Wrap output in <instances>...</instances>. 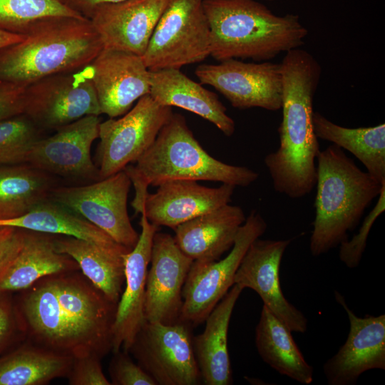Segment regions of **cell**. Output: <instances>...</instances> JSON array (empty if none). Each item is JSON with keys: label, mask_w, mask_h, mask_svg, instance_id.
Here are the masks:
<instances>
[{"label": "cell", "mask_w": 385, "mask_h": 385, "mask_svg": "<svg viewBox=\"0 0 385 385\" xmlns=\"http://www.w3.org/2000/svg\"><path fill=\"white\" fill-rule=\"evenodd\" d=\"M18 293L25 339L73 358L111 351L117 304L79 270L46 275Z\"/></svg>", "instance_id": "6da1fadb"}, {"label": "cell", "mask_w": 385, "mask_h": 385, "mask_svg": "<svg viewBox=\"0 0 385 385\" xmlns=\"http://www.w3.org/2000/svg\"><path fill=\"white\" fill-rule=\"evenodd\" d=\"M282 118L278 128L279 145L264 162L274 190L292 199L309 194L317 182V158L320 151L313 124V101L322 69L308 51L297 48L285 53Z\"/></svg>", "instance_id": "7a4b0ae2"}, {"label": "cell", "mask_w": 385, "mask_h": 385, "mask_svg": "<svg viewBox=\"0 0 385 385\" xmlns=\"http://www.w3.org/2000/svg\"><path fill=\"white\" fill-rule=\"evenodd\" d=\"M210 27V56L267 61L299 48L308 30L298 15L277 16L255 0H203Z\"/></svg>", "instance_id": "3957f363"}, {"label": "cell", "mask_w": 385, "mask_h": 385, "mask_svg": "<svg viewBox=\"0 0 385 385\" xmlns=\"http://www.w3.org/2000/svg\"><path fill=\"white\" fill-rule=\"evenodd\" d=\"M361 170L339 146L332 144L317 158L315 217L309 250L319 257L348 240L382 186Z\"/></svg>", "instance_id": "277c9868"}, {"label": "cell", "mask_w": 385, "mask_h": 385, "mask_svg": "<svg viewBox=\"0 0 385 385\" xmlns=\"http://www.w3.org/2000/svg\"><path fill=\"white\" fill-rule=\"evenodd\" d=\"M103 48L90 19L52 17L35 26L23 41L0 49V81L28 86L89 64Z\"/></svg>", "instance_id": "5b68a950"}, {"label": "cell", "mask_w": 385, "mask_h": 385, "mask_svg": "<svg viewBox=\"0 0 385 385\" xmlns=\"http://www.w3.org/2000/svg\"><path fill=\"white\" fill-rule=\"evenodd\" d=\"M124 170L135 194L148 192L149 185L176 180L220 182L235 187H247L259 174L244 166L225 163L211 156L189 128L185 118L173 113L160 129L151 146Z\"/></svg>", "instance_id": "8992f818"}, {"label": "cell", "mask_w": 385, "mask_h": 385, "mask_svg": "<svg viewBox=\"0 0 385 385\" xmlns=\"http://www.w3.org/2000/svg\"><path fill=\"white\" fill-rule=\"evenodd\" d=\"M209 56L210 27L203 0H168L142 56L147 68L180 69Z\"/></svg>", "instance_id": "52a82bcc"}, {"label": "cell", "mask_w": 385, "mask_h": 385, "mask_svg": "<svg viewBox=\"0 0 385 385\" xmlns=\"http://www.w3.org/2000/svg\"><path fill=\"white\" fill-rule=\"evenodd\" d=\"M267 228L262 216L252 210L239 229L225 257L214 261L193 260L183 288L180 320L192 326L205 321L234 284L235 274L250 245Z\"/></svg>", "instance_id": "ba28073f"}, {"label": "cell", "mask_w": 385, "mask_h": 385, "mask_svg": "<svg viewBox=\"0 0 385 385\" xmlns=\"http://www.w3.org/2000/svg\"><path fill=\"white\" fill-rule=\"evenodd\" d=\"M173 113L172 107L158 103L148 93L123 117L101 122L96 156L100 180L135 163Z\"/></svg>", "instance_id": "9c48e42d"}, {"label": "cell", "mask_w": 385, "mask_h": 385, "mask_svg": "<svg viewBox=\"0 0 385 385\" xmlns=\"http://www.w3.org/2000/svg\"><path fill=\"white\" fill-rule=\"evenodd\" d=\"M192 325L145 322L128 351L157 385H197L202 381Z\"/></svg>", "instance_id": "30bf717a"}, {"label": "cell", "mask_w": 385, "mask_h": 385, "mask_svg": "<svg viewBox=\"0 0 385 385\" xmlns=\"http://www.w3.org/2000/svg\"><path fill=\"white\" fill-rule=\"evenodd\" d=\"M91 76L89 63L28 85L23 114L38 128L54 130L86 115H100Z\"/></svg>", "instance_id": "8fae6325"}, {"label": "cell", "mask_w": 385, "mask_h": 385, "mask_svg": "<svg viewBox=\"0 0 385 385\" xmlns=\"http://www.w3.org/2000/svg\"><path fill=\"white\" fill-rule=\"evenodd\" d=\"M131 184L123 170L91 185L56 188L53 190L51 200L132 250L139 234L130 222L127 209Z\"/></svg>", "instance_id": "7c38bea8"}, {"label": "cell", "mask_w": 385, "mask_h": 385, "mask_svg": "<svg viewBox=\"0 0 385 385\" xmlns=\"http://www.w3.org/2000/svg\"><path fill=\"white\" fill-rule=\"evenodd\" d=\"M202 84L212 86L239 109L282 108L283 78L280 63H247L237 59L202 64L195 69Z\"/></svg>", "instance_id": "4fadbf2b"}, {"label": "cell", "mask_w": 385, "mask_h": 385, "mask_svg": "<svg viewBox=\"0 0 385 385\" xmlns=\"http://www.w3.org/2000/svg\"><path fill=\"white\" fill-rule=\"evenodd\" d=\"M291 240H261L252 242L237 270L234 284L258 294L265 305L292 332L304 333L307 319L282 293L280 264Z\"/></svg>", "instance_id": "5bb4252c"}, {"label": "cell", "mask_w": 385, "mask_h": 385, "mask_svg": "<svg viewBox=\"0 0 385 385\" xmlns=\"http://www.w3.org/2000/svg\"><path fill=\"white\" fill-rule=\"evenodd\" d=\"M192 262L172 235L155 233L146 277L144 312L147 322L171 324L180 319L183 288Z\"/></svg>", "instance_id": "9a60e30c"}, {"label": "cell", "mask_w": 385, "mask_h": 385, "mask_svg": "<svg viewBox=\"0 0 385 385\" xmlns=\"http://www.w3.org/2000/svg\"><path fill=\"white\" fill-rule=\"evenodd\" d=\"M336 301L345 310L349 332L344 344L323 366L329 385H353L365 371L385 370V314L357 317L344 296L334 292Z\"/></svg>", "instance_id": "2e32d148"}, {"label": "cell", "mask_w": 385, "mask_h": 385, "mask_svg": "<svg viewBox=\"0 0 385 385\" xmlns=\"http://www.w3.org/2000/svg\"><path fill=\"white\" fill-rule=\"evenodd\" d=\"M101 122L99 115H90L58 128L53 135L34 144L26 163L41 171L99 180L91 148L98 138Z\"/></svg>", "instance_id": "e0dca14e"}, {"label": "cell", "mask_w": 385, "mask_h": 385, "mask_svg": "<svg viewBox=\"0 0 385 385\" xmlns=\"http://www.w3.org/2000/svg\"><path fill=\"white\" fill-rule=\"evenodd\" d=\"M90 65L101 114L110 118L124 115L150 93V70L140 56L103 48Z\"/></svg>", "instance_id": "ac0fdd59"}, {"label": "cell", "mask_w": 385, "mask_h": 385, "mask_svg": "<svg viewBox=\"0 0 385 385\" xmlns=\"http://www.w3.org/2000/svg\"><path fill=\"white\" fill-rule=\"evenodd\" d=\"M168 0H123L97 6L89 18L103 48L144 54Z\"/></svg>", "instance_id": "d6986e66"}, {"label": "cell", "mask_w": 385, "mask_h": 385, "mask_svg": "<svg viewBox=\"0 0 385 385\" xmlns=\"http://www.w3.org/2000/svg\"><path fill=\"white\" fill-rule=\"evenodd\" d=\"M141 232L135 247L124 255L125 288L117 304L112 329L113 353L128 352L146 319L144 305L146 277L150 260L153 240L158 231L142 212Z\"/></svg>", "instance_id": "ffe728a7"}, {"label": "cell", "mask_w": 385, "mask_h": 385, "mask_svg": "<svg viewBox=\"0 0 385 385\" xmlns=\"http://www.w3.org/2000/svg\"><path fill=\"white\" fill-rule=\"evenodd\" d=\"M158 187L154 193L148 194L141 212L155 225L173 230L230 203L236 188L224 183L217 188H209L190 180L168 181Z\"/></svg>", "instance_id": "44dd1931"}, {"label": "cell", "mask_w": 385, "mask_h": 385, "mask_svg": "<svg viewBox=\"0 0 385 385\" xmlns=\"http://www.w3.org/2000/svg\"><path fill=\"white\" fill-rule=\"evenodd\" d=\"M54 235L22 229L19 245L0 268V293L19 292L43 277L80 270L71 257L58 252Z\"/></svg>", "instance_id": "7402d4cb"}, {"label": "cell", "mask_w": 385, "mask_h": 385, "mask_svg": "<svg viewBox=\"0 0 385 385\" xmlns=\"http://www.w3.org/2000/svg\"><path fill=\"white\" fill-rule=\"evenodd\" d=\"M245 220L241 207L228 203L179 225L173 237L193 260H217L232 248Z\"/></svg>", "instance_id": "603a6c76"}, {"label": "cell", "mask_w": 385, "mask_h": 385, "mask_svg": "<svg viewBox=\"0 0 385 385\" xmlns=\"http://www.w3.org/2000/svg\"><path fill=\"white\" fill-rule=\"evenodd\" d=\"M149 94L159 104L178 107L214 124L226 136L235 130L234 120L213 92L192 81L180 69L150 71Z\"/></svg>", "instance_id": "cb8c5ba5"}, {"label": "cell", "mask_w": 385, "mask_h": 385, "mask_svg": "<svg viewBox=\"0 0 385 385\" xmlns=\"http://www.w3.org/2000/svg\"><path fill=\"white\" fill-rule=\"evenodd\" d=\"M243 289L234 284L206 318L204 331L192 337L195 359L205 385L233 383L227 334L234 307Z\"/></svg>", "instance_id": "d4e9b609"}, {"label": "cell", "mask_w": 385, "mask_h": 385, "mask_svg": "<svg viewBox=\"0 0 385 385\" xmlns=\"http://www.w3.org/2000/svg\"><path fill=\"white\" fill-rule=\"evenodd\" d=\"M56 250L73 259L83 274L106 297L118 304L125 282V247L110 248L84 240L54 235Z\"/></svg>", "instance_id": "484cf974"}, {"label": "cell", "mask_w": 385, "mask_h": 385, "mask_svg": "<svg viewBox=\"0 0 385 385\" xmlns=\"http://www.w3.org/2000/svg\"><path fill=\"white\" fill-rule=\"evenodd\" d=\"M255 345L262 359L280 374L302 384L312 383L313 367L305 360L292 332L265 305L255 329Z\"/></svg>", "instance_id": "4316f807"}, {"label": "cell", "mask_w": 385, "mask_h": 385, "mask_svg": "<svg viewBox=\"0 0 385 385\" xmlns=\"http://www.w3.org/2000/svg\"><path fill=\"white\" fill-rule=\"evenodd\" d=\"M73 358L29 340L0 356V385H44L67 377Z\"/></svg>", "instance_id": "83f0119b"}, {"label": "cell", "mask_w": 385, "mask_h": 385, "mask_svg": "<svg viewBox=\"0 0 385 385\" xmlns=\"http://www.w3.org/2000/svg\"><path fill=\"white\" fill-rule=\"evenodd\" d=\"M0 226L73 237L106 247H124L92 223L52 200H43L21 217L0 220Z\"/></svg>", "instance_id": "f1b7e54d"}, {"label": "cell", "mask_w": 385, "mask_h": 385, "mask_svg": "<svg viewBox=\"0 0 385 385\" xmlns=\"http://www.w3.org/2000/svg\"><path fill=\"white\" fill-rule=\"evenodd\" d=\"M312 124L317 137L353 154L366 172L385 183V124L356 128L334 123L319 112H313Z\"/></svg>", "instance_id": "f546056e"}, {"label": "cell", "mask_w": 385, "mask_h": 385, "mask_svg": "<svg viewBox=\"0 0 385 385\" xmlns=\"http://www.w3.org/2000/svg\"><path fill=\"white\" fill-rule=\"evenodd\" d=\"M48 179L21 164L0 166V220L21 217L46 199Z\"/></svg>", "instance_id": "4dcf8cb0"}, {"label": "cell", "mask_w": 385, "mask_h": 385, "mask_svg": "<svg viewBox=\"0 0 385 385\" xmlns=\"http://www.w3.org/2000/svg\"><path fill=\"white\" fill-rule=\"evenodd\" d=\"M56 16H83L59 0H0V29L27 35L42 21Z\"/></svg>", "instance_id": "1f68e13d"}, {"label": "cell", "mask_w": 385, "mask_h": 385, "mask_svg": "<svg viewBox=\"0 0 385 385\" xmlns=\"http://www.w3.org/2000/svg\"><path fill=\"white\" fill-rule=\"evenodd\" d=\"M38 139V127L25 114L1 120L0 166L25 163Z\"/></svg>", "instance_id": "d6a6232c"}, {"label": "cell", "mask_w": 385, "mask_h": 385, "mask_svg": "<svg viewBox=\"0 0 385 385\" xmlns=\"http://www.w3.org/2000/svg\"><path fill=\"white\" fill-rule=\"evenodd\" d=\"M385 210V184L382 186L377 202L364 218L357 234L339 245V257L348 268L359 265L366 246L369 232L376 219Z\"/></svg>", "instance_id": "836d02e7"}, {"label": "cell", "mask_w": 385, "mask_h": 385, "mask_svg": "<svg viewBox=\"0 0 385 385\" xmlns=\"http://www.w3.org/2000/svg\"><path fill=\"white\" fill-rule=\"evenodd\" d=\"M108 372L111 385H157L153 379L123 350L113 353Z\"/></svg>", "instance_id": "e575fe53"}, {"label": "cell", "mask_w": 385, "mask_h": 385, "mask_svg": "<svg viewBox=\"0 0 385 385\" xmlns=\"http://www.w3.org/2000/svg\"><path fill=\"white\" fill-rule=\"evenodd\" d=\"M25 340L12 293H0V356L16 339Z\"/></svg>", "instance_id": "d590c367"}, {"label": "cell", "mask_w": 385, "mask_h": 385, "mask_svg": "<svg viewBox=\"0 0 385 385\" xmlns=\"http://www.w3.org/2000/svg\"><path fill=\"white\" fill-rule=\"evenodd\" d=\"M101 357L88 354L75 357L67 376L70 385H111L103 374Z\"/></svg>", "instance_id": "8d00e7d4"}, {"label": "cell", "mask_w": 385, "mask_h": 385, "mask_svg": "<svg viewBox=\"0 0 385 385\" xmlns=\"http://www.w3.org/2000/svg\"><path fill=\"white\" fill-rule=\"evenodd\" d=\"M27 86L0 81V121L24 113Z\"/></svg>", "instance_id": "74e56055"}, {"label": "cell", "mask_w": 385, "mask_h": 385, "mask_svg": "<svg viewBox=\"0 0 385 385\" xmlns=\"http://www.w3.org/2000/svg\"><path fill=\"white\" fill-rule=\"evenodd\" d=\"M21 228L0 226V268L16 250L21 235Z\"/></svg>", "instance_id": "f35d334b"}, {"label": "cell", "mask_w": 385, "mask_h": 385, "mask_svg": "<svg viewBox=\"0 0 385 385\" xmlns=\"http://www.w3.org/2000/svg\"><path fill=\"white\" fill-rule=\"evenodd\" d=\"M63 5L89 19L94 9L102 4L123 0H59Z\"/></svg>", "instance_id": "ab89813d"}, {"label": "cell", "mask_w": 385, "mask_h": 385, "mask_svg": "<svg viewBox=\"0 0 385 385\" xmlns=\"http://www.w3.org/2000/svg\"><path fill=\"white\" fill-rule=\"evenodd\" d=\"M25 36L0 29V49L23 41Z\"/></svg>", "instance_id": "60d3db41"}, {"label": "cell", "mask_w": 385, "mask_h": 385, "mask_svg": "<svg viewBox=\"0 0 385 385\" xmlns=\"http://www.w3.org/2000/svg\"><path fill=\"white\" fill-rule=\"evenodd\" d=\"M267 1H276V0H267Z\"/></svg>", "instance_id": "b9f144b4"}]
</instances>
